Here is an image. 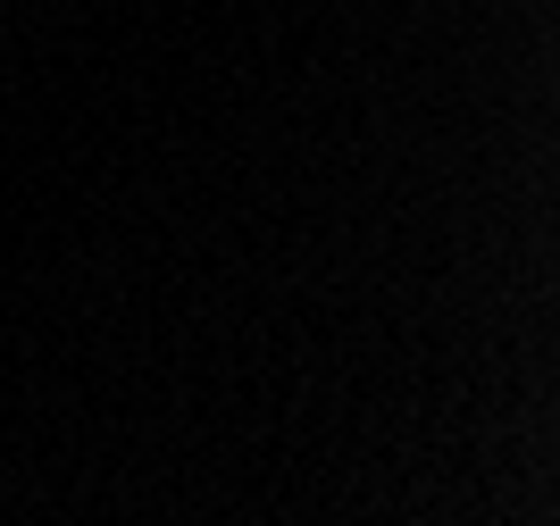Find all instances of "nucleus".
Listing matches in <instances>:
<instances>
[]
</instances>
